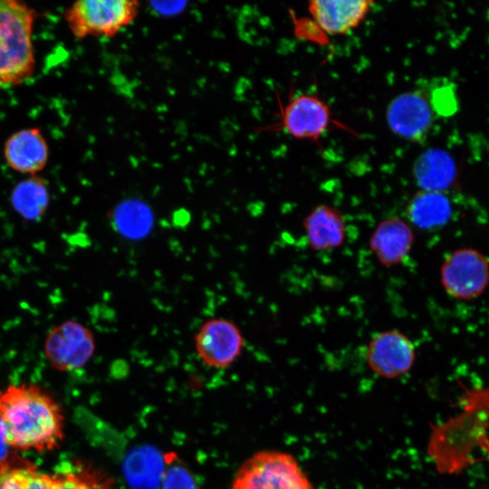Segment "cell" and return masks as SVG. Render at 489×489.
<instances>
[{
  "mask_svg": "<svg viewBox=\"0 0 489 489\" xmlns=\"http://www.w3.org/2000/svg\"><path fill=\"white\" fill-rule=\"evenodd\" d=\"M0 435L14 451H53L64 437L63 412L38 385H9L0 390Z\"/></svg>",
  "mask_w": 489,
  "mask_h": 489,
  "instance_id": "cell-1",
  "label": "cell"
},
{
  "mask_svg": "<svg viewBox=\"0 0 489 489\" xmlns=\"http://www.w3.org/2000/svg\"><path fill=\"white\" fill-rule=\"evenodd\" d=\"M35 10L18 0H0V84H19L35 69Z\"/></svg>",
  "mask_w": 489,
  "mask_h": 489,
  "instance_id": "cell-2",
  "label": "cell"
},
{
  "mask_svg": "<svg viewBox=\"0 0 489 489\" xmlns=\"http://www.w3.org/2000/svg\"><path fill=\"white\" fill-rule=\"evenodd\" d=\"M231 489H314L297 460L282 451H259L239 467Z\"/></svg>",
  "mask_w": 489,
  "mask_h": 489,
  "instance_id": "cell-3",
  "label": "cell"
},
{
  "mask_svg": "<svg viewBox=\"0 0 489 489\" xmlns=\"http://www.w3.org/2000/svg\"><path fill=\"white\" fill-rule=\"evenodd\" d=\"M135 0H84L73 3L64 12L65 22L78 39L112 37L138 15Z\"/></svg>",
  "mask_w": 489,
  "mask_h": 489,
  "instance_id": "cell-4",
  "label": "cell"
},
{
  "mask_svg": "<svg viewBox=\"0 0 489 489\" xmlns=\"http://www.w3.org/2000/svg\"><path fill=\"white\" fill-rule=\"evenodd\" d=\"M440 279L449 296L461 301L476 299L489 285V261L475 248L456 249L445 258Z\"/></svg>",
  "mask_w": 489,
  "mask_h": 489,
  "instance_id": "cell-5",
  "label": "cell"
},
{
  "mask_svg": "<svg viewBox=\"0 0 489 489\" xmlns=\"http://www.w3.org/2000/svg\"><path fill=\"white\" fill-rule=\"evenodd\" d=\"M195 350L204 364L217 369L230 366L241 354L244 338L238 326L225 318L205 321L195 335Z\"/></svg>",
  "mask_w": 489,
  "mask_h": 489,
  "instance_id": "cell-6",
  "label": "cell"
},
{
  "mask_svg": "<svg viewBox=\"0 0 489 489\" xmlns=\"http://www.w3.org/2000/svg\"><path fill=\"white\" fill-rule=\"evenodd\" d=\"M415 359L413 342L398 330L376 333L366 349V360L369 369L384 379H392L407 374Z\"/></svg>",
  "mask_w": 489,
  "mask_h": 489,
  "instance_id": "cell-7",
  "label": "cell"
},
{
  "mask_svg": "<svg viewBox=\"0 0 489 489\" xmlns=\"http://www.w3.org/2000/svg\"><path fill=\"white\" fill-rule=\"evenodd\" d=\"M431 101L421 91L402 92L394 97L386 110L390 130L399 138L417 141L430 130L434 122Z\"/></svg>",
  "mask_w": 489,
  "mask_h": 489,
  "instance_id": "cell-8",
  "label": "cell"
},
{
  "mask_svg": "<svg viewBox=\"0 0 489 489\" xmlns=\"http://www.w3.org/2000/svg\"><path fill=\"white\" fill-rule=\"evenodd\" d=\"M95 350L92 332L75 321H67L54 329L45 343V354L51 365L61 371L82 368Z\"/></svg>",
  "mask_w": 489,
  "mask_h": 489,
  "instance_id": "cell-9",
  "label": "cell"
},
{
  "mask_svg": "<svg viewBox=\"0 0 489 489\" xmlns=\"http://www.w3.org/2000/svg\"><path fill=\"white\" fill-rule=\"evenodd\" d=\"M331 110L321 98L312 94L294 97L283 111L285 131L297 139H318L331 122Z\"/></svg>",
  "mask_w": 489,
  "mask_h": 489,
  "instance_id": "cell-10",
  "label": "cell"
},
{
  "mask_svg": "<svg viewBox=\"0 0 489 489\" xmlns=\"http://www.w3.org/2000/svg\"><path fill=\"white\" fill-rule=\"evenodd\" d=\"M374 5L371 0H311L307 8L324 33L341 35L357 28Z\"/></svg>",
  "mask_w": 489,
  "mask_h": 489,
  "instance_id": "cell-11",
  "label": "cell"
},
{
  "mask_svg": "<svg viewBox=\"0 0 489 489\" xmlns=\"http://www.w3.org/2000/svg\"><path fill=\"white\" fill-rule=\"evenodd\" d=\"M4 158L13 170L35 176L48 162V143L39 128L21 129L6 139Z\"/></svg>",
  "mask_w": 489,
  "mask_h": 489,
  "instance_id": "cell-12",
  "label": "cell"
},
{
  "mask_svg": "<svg viewBox=\"0 0 489 489\" xmlns=\"http://www.w3.org/2000/svg\"><path fill=\"white\" fill-rule=\"evenodd\" d=\"M414 244L410 225L399 217L382 220L369 237V247L377 260L391 267L404 262Z\"/></svg>",
  "mask_w": 489,
  "mask_h": 489,
  "instance_id": "cell-13",
  "label": "cell"
},
{
  "mask_svg": "<svg viewBox=\"0 0 489 489\" xmlns=\"http://www.w3.org/2000/svg\"><path fill=\"white\" fill-rule=\"evenodd\" d=\"M303 229L310 247L316 251L340 246L347 235L342 213L325 204L318 205L311 210L303 220Z\"/></svg>",
  "mask_w": 489,
  "mask_h": 489,
  "instance_id": "cell-14",
  "label": "cell"
},
{
  "mask_svg": "<svg viewBox=\"0 0 489 489\" xmlns=\"http://www.w3.org/2000/svg\"><path fill=\"white\" fill-rule=\"evenodd\" d=\"M54 483V475L15 452L0 459V489H53Z\"/></svg>",
  "mask_w": 489,
  "mask_h": 489,
  "instance_id": "cell-15",
  "label": "cell"
},
{
  "mask_svg": "<svg viewBox=\"0 0 489 489\" xmlns=\"http://www.w3.org/2000/svg\"><path fill=\"white\" fill-rule=\"evenodd\" d=\"M455 169L449 156L438 149L423 152L413 165V176L422 190L442 192L454 179Z\"/></svg>",
  "mask_w": 489,
  "mask_h": 489,
  "instance_id": "cell-16",
  "label": "cell"
},
{
  "mask_svg": "<svg viewBox=\"0 0 489 489\" xmlns=\"http://www.w3.org/2000/svg\"><path fill=\"white\" fill-rule=\"evenodd\" d=\"M408 219L417 227L431 229L445 225L452 213L449 199L442 193L421 190L407 206Z\"/></svg>",
  "mask_w": 489,
  "mask_h": 489,
  "instance_id": "cell-17",
  "label": "cell"
},
{
  "mask_svg": "<svg viewBox=\"0 0 489 489\" xmlns=\"http://www.w3.org/2000/svg\"><path fill=\"white\" fill-rule=\"evenodd\" d=\"M14 208L27 218H35L43 213L49 201L45 181L36 176L19 182L12 192Z\"/></svg>",
  "mask_w": 489,
  "mask_h": 489,
  "instance_id": "cell-18",
  "label": "cell"
},
{
  "mask_svg": "<svg viewBox=\"0 0 489 489\" xmlns=\"http://www.w3.org/2000/svg\"><path fill=\"white\" fill-rule=\"evenodd\" d=\"M53 475V489H111L109 479L86 464L67 465L64 469Z\"/></svg>",
  "mask_w": 489,
  "mask_h": 489,
  "instance_id": "cell-19",
  "label": "cell"
},
{
  "mask_svg": "<svg viewBox=\"0 0 489 489\" xmlns=\"http://www.w3.org/2000/svg\"><path fill=\"white\" fill-rule=\"evenodd\" d=\"M187 2H151V8L159 14L172 15L180 13Z\"/></svg>",
  "mask_w": 489,
  "mask_h": 489,
  "instance_id": "cell-20",
  "label": "cell"
}]
</instances>
